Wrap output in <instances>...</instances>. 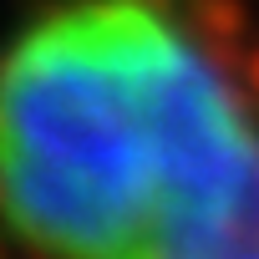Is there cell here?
Listing matches in <instances>:
<instances>
[{
	"mask_svg": "<svg viewBox=\"0 0 259 259\" xmlns=\"http://www.w3.org/2000/svg\"><path fill=\"white\" fill-rule=\"evenodd\" d=\"M239 259H259V239H254V244H249V249H244Z\"/></svg>",
	"mask_w": 259,
	"mask_h": 259,
	"instance_id": "7a4b0ae2",
	"label": "cell"
},
{
	"mask_svg": "<svg viewBox=\"0 0 259 259\" xmlns=\"http://www.w3.org/2000/svg\"><path fill=\"white\" fill-rule=\"evenodd\" d=\"M0 219L36 259H239L259 122L163 6H51L0 51Z\"/></svg>",
	"mask_w": 259,
	"mask_h": 259,
	"instance_id": "6da1fadb",
	"label": "cell"
}]
</instances>
